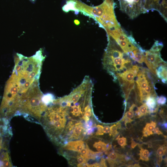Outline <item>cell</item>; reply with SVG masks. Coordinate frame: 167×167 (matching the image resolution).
Segmentation results:
<instances>
[{
  "instance_id": "cell-1",
  "label": "cell",
  "mask_w": 167,
  "mask_h": 167,
  "mask_svg": "<svg viewBox=\"0 0 167 167\" xmlns=\"http://www.w3.org/2000/svg\"><path fill=\"white\" fill-rule=\"evenodd\" d=\"M44 60L37 53L30 57L19 53L15 55L14 69L6 83L4 93L9 99L17 102L19 107L31 88L39 83Z\"/></svg>"
},
{
  "instance_id": "cell-2",
  "label": "cell",
  "mask_w": 167,
  "mask_h": 167,
  "mask_svg": "<svg viewBox=\"0 0 167 167\" xmlns=\"http://www.w3.org/2000/svg\"><path fill=\"white\" fill-rule=\"evenodd\" d=\"M115 5L113 0H104L98 6H91L79 0H75L73 10L92 18L106 31H112L121 27L115 15Z\"/></svg>"
},
{
  "instance_id": "cell-3",
  "label": "cell",
  "mask_w": 167,
  "mask_h": 167,
  "mask_svg": "<svg viewBox=\"0 0 167 167\" xmlns=\"http://www.w3.org/2000/svg\"><path fill=\"white\" fill-rule=\"evenodd\" d=\"M108 35V44L102 59L103 67L113 78L130 69L132 65L131 58L124 53L114 39Z\"/></svg>"
},
{
  "instance_id": "cell-4",
  "label": "cell",
  "mask_w": 167,
  "mask_h": 167,
  "mask_svg": "<svg viewBox=\"0 0 167 167\" xmlns=\"http://www.w3.org/2000/svg\"><path fill=\"white\" fill-rule=\"evenodd\" d=\"M43 95L40 89L39 84L34 86L15 116L23 115L28 120L39 123L47 107L42 101Z\"/></svg>"
},
{
  "instance_id": "cell-5",
  "label": "cell",
  "mask_w": 167,
  "mask_h": 167,
  "mask_svg": "<svg viewBox=\"0 0 167 167\" xmlns=\"http://www.w3.org/2000/svg\"><path fill=\"white\" fill-rule=\"evenodd\" d=\"M106 32L107 35L111 36L126 54L140 47L137 44L132 35H128L121 27Z\"/></svg>"
},
{
  "instance_id": "cell-6",
  "label": "cell",
  "mask_w": 167,
  "mask_h": 167,
  "mask_svg": "<svg viewBox=\"0 0 167 167\" xmlns=\"http://www.w3.org/2000/svg\"><path fill=\"white\" fill-rule=\"evenodd\" d=\"M121 10L133 19L142 13L147 12L142 0H119Z\"/></svg>"
},
{
  "instance_id": "cell-7",
  "label": "cell",
  "mask_w": 167,
  "mask_h": 167,
  "mask_svg": "<svg viewBox=\"0 0 167 167\" xmlns=\"http://www.w3.org/2000/svg\"><path fill=\"white\" fill-rule=\"evenodd\" d=\"M144 55V62L150 71L156 75V70L158 66L167 65L166 62L161 57L160 52L149 50L145 51Z\"/></svg>"
},
{
  "instance_id": "cell-8",
  "label": "cell",
  "mask_w": 167,
  "mask_h": 167,
  "mask_svg": "<svg viewBox=\"0 0 167 167\" xmlns=\"http://www.w3.org/2000/svg\"><path fill=\"white\" fill-rule=\"evenodd\" d=\"M144 52L145 51L140 47L126 54L134 61L142 63L144 62Z\"/></svg>"
},
{
  "instance_id": "cell-9",
  "label": "cell",
  "mask_w": 167,
  "mask_h": 167,
  "mask_svg": "<svg viewBox=\"0 0 167 167\" xmlns=\"http://www.w3.org/2000/svg\"><path fill=\"white\" fill-rule=\"evenodd\" d=\"M84 147V142L81 140L70 141L64 146L65 149L79 152Z\"/></svg>"
},
{
  "instance_id": "cell-10",
  "label": "cell",
  "mask_w": 167,
  "mask_h": 167,
  "mask_svg": "<svg viewBox=\"0 0 167 167\" xmlns=\"http://www.w3.org/2000/svg\"><path fill=\"white\" fill-rule=\"evenodd\" d=\"M123 156L117 153L112 152L109 154L107 160L111 166H114L123 161Z\"/></svg>"
},
{
  "instance_id": "cell-11",
  "label": "cell",
  "mask_w": 167,
  "mask_h": 167,
  "mask_svg": "<svg viewBox=\"0 0 167 167\" xmlns=\"http://www.w3.org/2000/svg\"><path fill=\"white\" fill-rule=\"evenodd\" d=\"M156 97L150 96L148 97L145 101L146 105L149 109L148 112L153 113L157 112L158 107L157 106Z\"/></svg>"
},
{
  "instance_id": "cell-12",
  "label": "cell",
  "mask_w": 167,
  "mask_h": 167,
  "mask_svg": "<svg viewBox=\"0 0 167 167\" xmlns=\"http://www.w3.org/2000/svg\"><path fill=\"white\" fill-rule=\"evenodd\" d=\"M167 65L158 66L156 70V74L161 79L162 82L165 84L167 81Z\"/></svg>"
},
{
  "instance_id": "cell-13",
  "label": "cell",
  "mask_w": 167,
  "mask_h": 167,
  "mask_svg": "<svg viewBox=\"0 0 167 167\" xmlns=\"http://www.w3.org/2000/svg\"><path fill=\"white\" fill-rule=\"evenodd\" d=\"M156 124V122L153 121L147 123L143 129V136L147 137L152 135L153 134L152 131L155 128Z\"/></svg>"
},
{
  "instance_id": "cell-14",
  "label": "cell",
  "mask_w": 167,
  "mask_h": 167,
  "mask_svg": "<svg viewBox=\"0 0 167 167\" xmlns=\"http://www.w3.org/2000/svg\"><path fill=\"white\" fill-rule=\"evenodd\" d=\"M75 126L73 130L72 134L70 138L71 139H77L84 131V128L80 122L76 123Z\"/></svg>"
},
{
  "instance_id": "cell-15",
  "label": "cell",
  "mask_w": 167,
  "mask_h": 167,
  "mask_svg": "<svg viewBox=\"0 0 167 167\" xmlns=\"http://www.w3.org/2000/svg\"><path fill=\"white\" fill-rule=\"evenodd\" d=\"M118 76L121 77L124 81L129 82L134 81V79L135 77L133 73L131 71V69L120 74Z\"/></svg>"
},
{
  "instance_id": "cell-16",
  "label": "cell",
  "mask_w": 167,
  "mask_h": 167,
  "mask_svg": "<svg viewBox=\"0 0 167 167\" xmlns=\"http://www.w3.org/2000/svg\"><path fill=\"white\" fill-rule=\"evenodd\" d=\"M148 109L145 104H143L139 107H138L137 109L135 111L137 118H140L148 113L149 112Z\"/></svg>"
},
{
  "instance_id": "cell-17",
  "label": "cell",
  "mask_w": 167,
  "mask_h": 167,
  "mask_svg": "<svg viewBox=\"0 0 167 167\" xmlns=\"http://www.w3.org/2000/svg\"><path fill=\"white\" fill-rule=\"evenodd\" d=\"M108 145L102 141H99L98 142H95L93 146L97 151L102 152L106 150Z\"/></svg>"
},
{
  "instance_id": "cell-18",
  "label": "cell",
  "mask_w": 167,
  "mask_h": 167,
  "mask_svg": "<svg viewBox=\"0 0 167 167\" xmlns=\"http://www.w3.org/2000/svg\"><path fill=\"white\" fill-rule=\"evenodd\" d=\"M54 99L53 95L50 93H48L43 95L42 101L44 104L47 105L52 102Z\"/></svg>"
},
{
  "instance_id": "cell-19",
  "label": "cell",
  "mask_w": 167,
  "mask_h": 167,
  "mask_svg": "<svg viewBox=\"0 0 167 167\" xmlns=\"http://www.w3.org/2000/svg\"><path fill=\"white\" fill-rule=\"evenodd\" d=\"M139 155L141 160L145 161H148L150 153L147 149L141 148L140 151Z\"/></svg>"
},
{
  "instance_id": "cell-20",
  "label": "cell",
  "mask_w": 167,
  "mask_h": 167,
  "mask_svg": "<svg viewBox=\"0 0 167 167\" xmlns=\"http://www.w3.org/2000/svg\"><path fill=\"white\" fill-rule=\"evenodd\" d=\"M163 47V45L162 42L156 41L150 50L155 52H160Z\"/></svg>"
},
{
  "instance_id": "cell-21",
  "label": "cell",
  "mask_w": 167,
  "mask_h": 167,
  "mask_svg": "<svg viewBox=\"0 0 167 167\" xmlns=\"http://www.w3.org/2000/svg\"><path fill=\"white\" fill-rule=\"evenodd\" d=\"M121 127V123L118 122L116 124H114L110 127V135H112L113 136H115L118 135L119 132L117 131L118 129H119Z\"/></svg>"
},
{
  "instance_id": "cell-22",
  "label": "cell",
  "mask_w": 167,
  "mask_h": 167,
  "mask_svg": "<svg viewBox=\"0 0 167 167\" xmlns=\"http://www.w3.org/2000/svg\"><path fill=\"white\" fill-rule=\"evenodd\" d=\"M134 115V111L129 109V111L126 112L123 117L122 121H124L126 119H131L133 118Z\"/></svg>"
},
{
  "instance_id": "cell-23",
  "label": "cell",
  "mask_w": 167,
  "mask_h": 167,
  "mask_svg": "<svg viewBox=\"0 0 167 167\" xmlns=\"http://www.w3.org/2000/svg\"><path fill=\"white\" fill-rule=\"evenodd\" d=\"M166 148L165 146H162L158 148L157 150L156 153L159 156H162L165 153Z\"/></svg>"
},
{
  "instance_id": "cell-24",
  "label": "cell",
  "mask_w": 167,
  "mask_h": 167,
  "mask_svg": "<svg viewBox=\"0 0 167 167\" xmlns=\"http://www.w3.org/2000/svg\"><path fill=\"white\" fill-rule=\"evenodd\" d=\"M117 139L118 140V144L122 147H124L126 145V139L125 138L123 137L119 138V136L117 138Z\"/></svg>"
},
{
  "instance_id": "cell-25",
  "label": "cell",
  "mask_w": 167,
  "mask_h": 167,
  "mask_svg": "<svg viewBox=\"0 0 167 167\" xmlns=\"http://www.w3.org/2000/svg\"><path fill=\"white\" fill-rule=\"evenodd\" d=\"M156 102L159 105H164L166 102V98L164 96L157 97L156 99Z\"/></svg>"
},
{
  "instance_id": "cell-26",
  "label": "cell",
  "mask_w": 167,
  "mask_h": 167,
  "mask_svg": "<svg viewBox=\"0 0 167 167\" xmlns=\"http://www.w3.org/2000/svg\"><path fill=\"white\" fill-rule=\"evenodd\" d=\"M139 67L136 65L132 66L131 68V71L133 73L135 76H136L139 71Z\"/></svg>"
},
{
  "instance_id": "cell-27",
  "label": "cell",
  "mask_w": 167,
  "mask_h": 167,
  "mask_svg": "<svg viewBox=\"0 0 167 167\" xmlns=\"http://www.w3.org/2000/svg\"><path fill=\"white\" fill-rule=\"evenodd\" d=\"M77 161L79 164L86 163L87 160L81 154L77 157Z\"/></svg>"
},
{
  "instance_id": "cell-28",
  "label": "cell",
  "mask_w": 167,
  "mask_h": 167,
  "mask_svg": "<svg viewBox=\"0 0 167 167\" xmlns=\"http://www.w3.org/2000/svg\"><path fill=\"white\" fill-rule=\"evenodd\" d=\"M97 130L96 133L97 135H101L104 134L103 131V126L100 125H98L96 126Z\"/></svg>"
},
{
  "instance_id": "cell-29",
  "label": "cell",
  "mask_w": 167,
  "mask_h": 167,
  "mask_svg": "<svg viewBox=\"0 0 167 167\" xmlns=\"http://www.w3.org/2000/svg\"><path fill=\"white\" fill-rule=\"evenodd\" d=\"M110 131V128L108 126H105L103 127V131L104 133H109Z\"/></svg>"
},
{
  "instance_id": "cell-30",
  "label": "cell",
  "mask_w": 167,
  "mask_h": 167,
  "mask_svg": "<svg viewBox=\"0 0 167 167\" xmlns=\"http://www.w3.org/2000/svg\"><path fill=\"white\" fill-rule=\"evenodd\" d=\"M153 131L154 133L157 134L158 135L162 134V133L158 127L155 128L154 129Z\"/></svg>"
},
{
  "instance_id": "cell-31",
  "label": "cell",
  "mask_w": 167,
  "mask_h": 167,
  "mask_svg": "<svg viewBox=\"0 0 167 167\" xmlns=\"http://www.w3.org/2000/svg\"><path fill=\"white\" fill-rule=\"evenodd\" d=\"M100 166L106 167V165L105 163V160L104 158H102L100 163Z\"/></svg>"
},
{
  "instance_id": "cell-32",
  "label": "cell",
  "mask_w": 167,
  "mask_h": 167,
  "mask_svg": "<svg viewBox=\"0 0 167 167\" xmlns=\"http://www.w3.org/2000/svg\"><path fill=\"white\" fill-rule=\"evenodd\" d=\"M138 144V143L135 142L133 139H132L131 141V148H135Z\"/></svg>"
},
{
  "instance_id": "cell-33",
  "label": "cell",
  "mask_w": 167,
  "mask_h": 167,
  "mask_svg": "<svg viewBox=\"0 0 167 167\" xmlns=\"http://www.w3.org/2000/svg\"><path fill=\"white\" fill-rule=\"evenodd\" d=\"M90 167H100V165L98 163H95L92 165H90Z\"/></svg>"
},
{
  "instance_id": "cell-34",
  "label": "cell",
  "mask_w": 167,
  "mask_h": 167,
  "mask_svg": "<svg viewBox=\"0 0 167 167\" xmlns=\"http://www.w3.org/2000/svg\"><path fill=\"white\" fill-rule=\"evenodd\" d=\"M162 156H159L158 160V164L159 165H160L161 164L162 161Z\"/></svg>"
},
{
  "instance_id": "cell-35",
  "label": "cell",
  "mask_w": 167,
  "mask_h": 167,
  "mask_svg": "<svg viewBox=\"0 0 167 167\" xmlns=\"http://www.w3.org/2000/svg\"><path fill=\"white\" fill-rule=\"evenodd\" d=\"M134 166H135V167H139V165L138 164H135L134 165Z\"/></svg>"
},
{
  "instance_id": "cell-36",
  "label": "cell",
  "mask_w": 167,
  "mask_h": 167,
  "mask_svg": "<svg viewBox=\"0 0 167 167\" xmlns=\"http://www.w3.org/2000/svg\"><path fill=\"white\" fill-rule=\"evenodd\" d=\"M29 0L33 2H34L36 1V0Z\"/></svg>"
}]
</instances>
